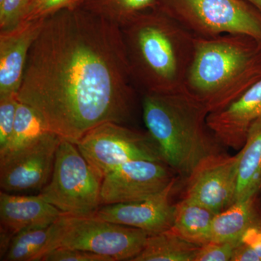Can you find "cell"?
Masks as SVG:
<instances>
[{"label": "cell", "mask_w": 261, "mask_h": 261, "mask_svg": "<svg viewBox=\"0 0 261 261\" xmlns=\"http://www.w3.org/2000/svg\"><path fill=\"white\" fill-rule=\"evenodd\" d=\"M132 82L121 27L78 7L44 20L17 99L75 144L99 125L130 119Z\"/></svg>", "instance_id": "cell-1"}, {"label": "cell", "mask_w": 261, "mask_h": 261, "mask_svg": "<svg viewBox=\"0 0 261 261\" xmlns=\"http://www.w3.org/2000/svg\"><path fill=\"white\" fill-rule=\"evenodd\" d=\"M121 29L132 80L144 93L182 92L195 36L159 8Z\"/></svg>", "instance_id": "cell-2"}, {"label": "cell", "mask_w": 261, "mask_h": 261, "mask_svg": "<svg viewBox=\"0 0 261 261\" xmlns=\"http://www.w3.org/2000/svg\"><path fill=\"white\" fill-rule=\"evenodd\" d=\"M261 78V44L239 34L196 37L184 93L219 111Z\"/></svg>", "instance_id": "cell-3"}, {"label": "cell", "mask_w": 261, "mask_h": 261, "mask_svg": "<svg viewBox=\"0 0 261 261\" xmlns=\"http://www.w3.org/2000/svg\"><path fill=\"white\" fill-rule=\"evenodd\" d=\"M142 112L164 162L184 177L202 160L219 152V142L207 125L208 111L183 92L144 93Z\"/></svg>", "instance_id": "cell-4"}, {"label": "cell", "mask_w": 261, "mask_h": 261, "mask_svg": "<svg viewBox=\"0 0 261 261\" xmlns=\"http://www.w3.org/2000/svg\"><path fill=\"white\" fill-rule=\"evenodd\" d=\"M148 236L139 228L109 222L94 215L62 213L51 225L49 240L37 261L58 248L94 252L112 257L114 261H132L142 250Z\"/></svg>", "instance_id": "cell-5"}, {"label": "cell", "mask_w": 261, "mask_h": 261, "mask_svg": "<svg viewBox=\"0 0 261 261\" xmlns=\"http://www.w3.org/2000/svg\"><path fill=\"white\" fill-rule=\"evenodd\" d=\"M158 8L196 37L239 34L261 44V13L242 0H159Z\"/></svg>", "instance_id": "cell-6"}, {"label": "cell", "mask_w": 261, "mask_h": 261, "mask_svg": "<svg viewBox=\"0 0 261 261\" xmlns=\"http://www.w3.org/2000/svg\"><path fill=\"white\" fill-rule=\"evenodd\" d=\"M102 182L76 145L61 138L50 180L39 194L63 214L92 216L101 206Z\"/></svg>", "instance_id": "cell-7"}, {"label": "cell", "mask_w": 261, "mask_h": 261, "mask_svg": "<svg viewBox=\"0 0 261 261\" xmlns=\"http://www.w3.org/2000/svg\"><path fill=\"white\" fill-rule=\"evenodd\" d=\"M108 122L89 130L75 143L81 153L103 178L120 165L137 160L164 162L149 132Z\"/></svg>", "instance_id": "cell-8"}, {"label": "cell", "mask_w": 261, "mask_h": 261, "mask_svg": "<svg viewBox=\"0 0 261 261\" xmlns=\"http://www.w3.org/2000/svg\"><path fill=\"white\" fill-rule=\"evenodd\" d=\"M61 137L49 132L0 156V187L8 193L42 190L50 180Z\"/></svg>", "instance_id": "cell-9"}, {"label": "cell", "mask_w": 261, "mask_h": 261, "mask_svg": "<svg viewBox=\"0 0 261 261\" xmlns=\"http://www.w3.org/2000/svg\"><path fill=\"white\" fill-rule=\"evenodd\" d=\"M239 153L216 152L200 161L187 177L185 198L203 205L215 214L236 201Z\"/></svg>", "instance_id": "cell-10"}, {"label": "cell", "mask_w": 261, "mask_h": 261, "mask_svg": "<svg viewBox=\"0 0 261 261\" xmlns=\"http://www.w3.org/2000/svg\"><path fill=\"white\" fill-rule=\"evenodd\" d=\"M165 163L137 160L120 165L102 178L101 206L143 200L163 191L176 178Z\"/></svg>", "instance_id": "cell-11"}, {"label": "cell", "mask_w": 261, "mask_h": 261, "mask_svg": "<svg viewBox=\"0 0 261 261\" xmlns=\"http://www.w3.org/2000/svg\"><path fill=\"white\" fill-rule=\"evenodd\" d=\"M173 180L163 191L133 202L100 206L94 216L114 224L145 231L149 235L167 231L173 226L175 205L171 196L176 185Z\"/></svg>", "instance_id": "cell-12"}, {"label": "cell", "mask_w": 261, "mask_h": 261, "mask_svg": "<svg viewBox=\"0 0 261 261\" xmlns=\"http://www.w3.org/2000/svg\"><path fill=\"white\" fill-rule=\"evenodd\" d=\"M261 118V78L219 111L209 113L207 125L219 143L240 150L250 126Z\"/></svg>", "instance_id": "cell-13"}, {"label": "cell", "mask_w": 261, "mask_h": 261, "mask_svg": "<svg viewBox=\"0 0 261 261\" xmlns=\"http://www.w3.org/2000/svg\"><path fill=\"white\" fill-rule=\"evenodd\" d=\"M44 20L22 21L15 28L0 32V98L18 94L29 51Z\"/></svg>", "instance_id": "cell-14"}, {"label": "cell", "mask_w": 261, "mask_h": 261, "mask_svg": "<svg viewBox=\"0 0 261 261\" xmlns=\"http://www.w3.org/2000/svg\"><path fill=\"white\" fill-rule=\"evenodd\" d=\"M62 212L40 194L18 195L0 192L1 229L14 236L30 228L49 227Z\"/></svg>", "instance_id": "cell-15"}, {"label": "cell", "mask_w": 261, "mask_h": 261, "mask_svg": "<svg viewBox=\"0 0 261 261\" xmlns=\"http://www.w3.org/2000/svg\"><path fill=\"white\" fill-rule=\"evenodd\" d=\"M236 201L256 195L261 185V118L250 126L239 151ZM235 201V202H236Z\"/></svg>", "instance_id": "cell-16"}, {"label": "cell", "mask_w": 261, "mask_h": 261, "mask_svg": "<svg viewBox=\"0 0 261 261\" xmlns=\"http://www.w3.org/2000/svg\"><path fill=\"white\" fill-rule=\"evenodd\" d=\"M260 214L256 195L236 201L222 212L215 215L210 242L240 241L243 233Z\"/></svg>", "instance_id": "cell-17"}, {"label": "cell", "mask_w": 261, "mask_h": 261, "mask_svg": "<svg viewBox=\"0 0 261 261\" xmlns=\"http://www.w3.org/2000/svg\"><path fill=\"white\" fill-rule=\"evenodd\" d=\"M215 215L203 205L184 197L175 205L171 229L184 240L202 246L210 242Z\"/></svg>", "instance_id": "cell-18"}, {"label": "cell", "mask_w": 261, "mask_h": 261, "mask_svg": "<svg viewBox=\"0 0 261 261\" xmlns=\"http://www.w3.org/2000/svg\"><path fill=\"white\" fill-rule=\"evenodd\" d=\"M200 247L170 228L149 235L143 248L132 261H195Z\"/></svg>", "instance_id": "cell-19"}, {"label": "cell", "mask_w": 261, "mask_h": 261, "mask_svg": "<svg viewBox=\"0 0 261 261\" xmlns=\"http://www.w3.org/2000/svg\"><path fill=\"white\" fill-rule=\"evenodd\" d=\"M158 5L159 0H83L80 7L121 27Z\"/></svg>", "instance_id": "cell-20"}, {"label": "cell", "mask_w": 261, "mask_h": 261, "mask_svg": "<svg viewBox=\"0 0 261 261\" xmlns=\"http://www.w3.org/2000/svg\"><path fill=\"white\" fill-rule=\"evenodd\" d=\"M49 132L38 113L28 105L18 101L13 134L9 144L0 152V156L28 145Z\"/></svg>", "instance_id": "cell-21"}, {"label": "cell", "mask_w": 261, "mask_h": 261, "mask_svg": "<svg viewBox=\"0 0 261 261\" xmlns=\"http://www.w3.org/2000/svg\"><path fill=\"white\" fill-rule=\"evenodd\" d=\"M49 228H30L17 233L1 260L37 261L49 240Z\"/></svg>", "instance_id": "cell-22"}, {"label": "cell", "mask_w": 261, "mask_h": 261, "mask_svg": "<svg viewBox=\"0 0 261 261\" xmlns=\"http://www.w3.org/2000/svg\"><path fill=\"white\" fill-rule=\"evenodd\" d=\"M82 2L83 0H30L22 21L44 20L62 10L78 8Z\"/></svg>", "instance_id": "cell-23"}, {"label": "cell", "mask_w": 261, "mask_h": 261, "mask_svg": "<svg viewBox=\"0 0 261 261\" xmlns=\"http://www.w3.org/2000/svg\"><path fill=\"white\" fill-rule=\"evenodd\" d=\"M18 104L17 96L0 98V152L9 144L14 128Z\"/></svg>", "instance_id": "cell-24"}, {"label": "cell", "mask_w": 261, "mask_h": 261, "mask_svg": "<svg viewBox=\"0 0 261 261\" xmlns=\"http://www.w3.org/2000/svg\"><path fill=\"white\" fill-rule=\"evenodd\" d=\"M30 0H0V32L21 23Z\"/></svg>", "instance_id": "cell-25"}, {"label": "cell", "mask_w": 261, "mask_h": 261, "mask_svg": "<svg viewBox=\"0 0 261 261\" xmlns=\"http://www.w3.org/2000/svg\"><path fill=\"white\" fill-rule=\"evenodd\" d=\"M240 241L210 243L200 246L195 261H228L231 260L235 247Z\"/></svg>", "instance_id": "cell-26"}, {"label": "cell", "mask_w": 261, "mask_h": 261, "mask_svg": "<svg viewBox=\"0 0 261 261\" xmlns=\"http://www.w3.org/2000/svg\"><path fill=\"white\" fill-rule=\"evenodd\" d=\"M42 261H114L112 257L76 249L58 248L48 252Z\"/></svg>", "instance_id": "cell-27"}, {"label": "cell", "mask_w": 261, "mask_h": 261, "mask_svg": "<svg viewBox=\"0 0 261 261\" xmlns=\"http://www.w3.org/2000/svg\"><path fill=\"white\" fill-rule=\"evenodd\" d=\"M240 241L251 247L261 261V212L243 233Z\"/></svg>", "instance_id": "cell-28"}, {"label": "cell", "mask_w": 261, "mask_h": 261, "mask_svg": "<svg viewBox=\"0 0 261 261\" xmlns=\"http://www.w3.org/2000/svg\"><path fill=\"white\" fill-rule=\"evenodd\" d=\"M231 261H260V259L251 247L240 241L233 250Z\"/></svg>", "instance_id": "cell-29"}, {"label": "cell", "mask_w": 261, "mask_h": 261, "mask_svg": "<svg viewBox=\"0 0 261 261\" xmlns=\"http://www.w3.org/2000/svg\"><path fill=\"white\" fill-rule=\"evenodd\" d=\"M261 13V0H246Z\"/></svg>", "instance_id": "cell-30"}, {"label": "cell", "mask_w": 261, "mask_h": 261, "mask_svg": "<svg viewBox=\"0 0 261 261\" xmlns=\"http://www.w3.org/2000/svg\"><path fill=\"white\" fill-rule=\"evenodd\" d=\"M256 201L257 207H258L259 210L261 212V185L256 194Z\"/></svg>", "instance_id": "cell-31"}]
</instances>
